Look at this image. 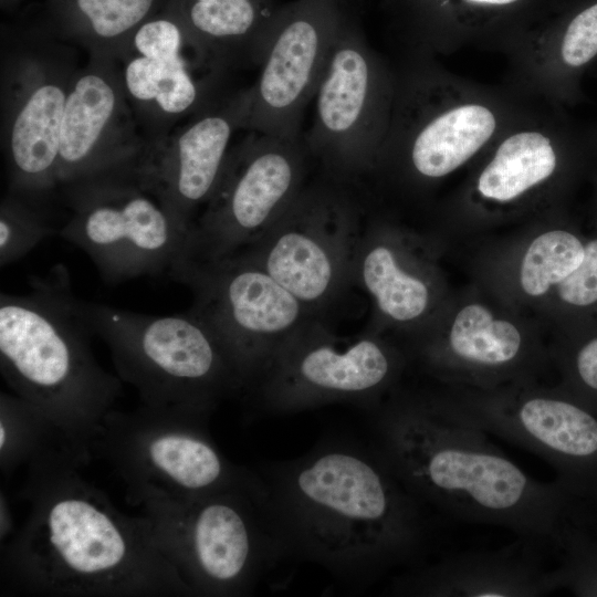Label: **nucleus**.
I'll use <instances>...</instances> for the list:
<instances>
[{"instance_id": "1", "label": "nucleus", "mask_w": 597, "mask_h": 597, "mask_svg": "<svg viewBox=\"0 0 597 597\" xmlns=\"http://www.w3.org/2000/svg\"><path fill=\"white\" fill-rule=\"evenodd\" d=\"M72 452L53 448L30 461L23 525L2 545L12 593L41 596H195L144 514L121 512L88 483Z\"/></svg>"}, {"instance_id": "2", "label": "nucleus", "mask_w": 597, "mask_h": 597, "mask_svg": "<svg viewBox=\"0 0 597 597\" xmlns=\"http://www.w3.org/2000/svg\"><path fill=\"white\" fill-rule=\"evenodd\" d=\"M285 551L365 584L419 552L421 503L381 454L326 444L264 481Z\"/></svg>"}, {"instance_id": "3", "label": "nucleus", "mask_w": 597, "mask_h": 597, "mask_svg": "<svg viewBox=\"0 0 597 597\" xmlns=\"http://www.w3.org/2000/svg\"><path fill=\"white\" fill-rule=\"evenodd\" d=\"M374 425L377 451L421 504L535 544H556L576 515L579 500L559 481L532 478L485 433L440 417L421 399L387 404Z\"/></svg>"}, {"instance_id": "4", "label": "nucleus", "mask_w": 597, "mask_h": 597, "mask_svg": "<svg viewBox=\"0 0 597 597\" xmlns=\"http://www.w3.org/2000/svg\"><path fill=\"white\" fill-rule=\"evenodd\" d=\"M67 271L31 281L23 295H0V368L13 394L32 406L84 464L122 394V379L94 356L91 331L71 304Z\"/></svg>"}, {"instance_id": "5", "label": "nucleus", "mask_w": 597, "mask_h": 597, "mask_svg": "<svg viewBox=\"0 0 597 597\" xmlns=\"http://www.w3.org/2000/svg\"><path fill=\"white\" fill-rule=\"evenodd\" d=\"M541 101L511 86L457 76L432 55L413 52L397 71L390 126L374 170L420 182L440 180L481 157Z\"/></svg>"}, {"instance_id": "6", "label": "nucleus", "mask_w": 597, "mask_h": 597, "mask_svg": "<svg viewBox=\"0 0 597 597\" xmlns=\"http://www.w3.org/2000/svg\"><path fill=\"white\" fill-rule=\"evenodd\" d=\"M193 595L241 596L285 551L264 481L249 471L206 494L133 501Z\"/></svg>"}, {"instance_id": "7", "label": "nucleus", "mask_w": 597, "mask_h": 597, "mask_svg": "<svg viewBox=\"0 0 597 597\" xmlns=\"http://www.w3.org/2000/svg\"><path fill=\"white\" fill-rule=\"evenodd\" d=\"M73 310L109 349L118 377L142 404L210 416L244 391L242 377L216 333L188 311L148 315L71 295Z\"/></svg>"}, {"instance_id": "8", "label": "nucleus", "mask_w": 597, "mask_h": 597, "mask_svg": "<svg viewBox=\"0 0 597 597\" xmlns=\"http://www.w3.org/2000/svg\"><path fill=\"white\" fill-rule=\"evenodd\" d=\"M59 235L82 250L108 284L168 274L185 259L190 231L147 190L128 163L63 184Z\"/></svg>"}, {"instance_id": "9", "label": "nucleus", "mask_w": 597, "mask_h": 597, "mask_svg": "<svg viewBox=\"0 0 597 597\" xmlns=\"http://www.w3.org/2000/svg\"><path fill=\"white\" fill-rule=\"evenodd\" d=\"M209 416L142 404L113 409L92 443L124 481L129 502L143 495L186 499L229 486L249 470L227 460L212 441Z\"/></svg>"}, {"instance_id": "10", "label": "nucleus", "mask_w": 597, "mask_h": 597, "mask_svg": "<svg viewBox=\"0 0 597 597\" xmlns=\"http://www.w3.org/2000/svg\"><path fill=\"white\" fill-rule=\"evenodd\" d=\"M362 231L349 185L326 177L305 185L270 229L232 255L263 269L318 315L353 284Z\"/></svg>"}, {"instance_id": "11", "label": "nucleus", "mask_w": 597, "mask_h": 597, "mask_svg": "<svg viewBox=\"0 0 597 597\" xmlns=\"http://www.w3.org/2000/svg\"><path fill=\"white\" fill-rule=\"evenodd\" d=\"M397 71L345 20L315 93L313 124L304 136L326 177L350 186L374 171L392 114Z\"/></svg>"}, {"instance_id": "12", "label": "nucleus", "mask_w": 597, "mask_h": 597, "mask_svg": "<svg viewBox=\"0 0 597 597\" xmlns=\"http://www.w3.org/2000/svg\"><path fill=\"white\" fill-rule=\"evenodd\" d=\"M169 276L191 289L190 312L219 337L249 391L269 362L310 322L311 308L251 261H182Z\"/></svg>"}, {"instance_id": "13", "label": "nucleus", "mask_w": 597, "mask_h": 597, "mask_svg": "<svg viewBox=\"0 0 597 597\" xmlns=\"http://www.w3.org/2000/svg\"><path fill=\"white\" fill-rule=\"evenodd\" d=\"M310 156L301 135L251 132L232 146L182 261L224 259L258 240L304 188Z\"/></svg>"}, {"instance_id": "14", "label": "nucleus", "mask_w": 597, "mask_h": 597, "mask_svg": "<svg viewBox=\"0 0 597 597\" xmlns=\"http://www.w3.org/2000/svg\"><path fill=\"white\" fill-rule=\"evenodd\" d=\"M440 417L516 444L546 461L577 500H597V410L565 394L421 398Z\"/></svg>"}, {"instance_id": "15", "label": "nucleus", "mask_w": 597, "mask_h": 597, "mask_svg": "<svg viewBox=\"0 0 597 597\" xmlns=\"http://www.w3.org/2000/svg\"><path fill=\"white\" fill-rule=\"evenodd\" d=\"M397 370L398 359L380 339L337 337L317 317L269 362L248 392L277 413L332 402L373 405Z\"/></svg>"}, {"instance_id": "16", "label": "nucleus", "mask_w": 597, "mask_h": 597, "mask_svg": "<svg viewBox=\"0 0 597 597\" xmlns=\"http://www.w3.org/2000/svg\"><path fill=\"white\" fill-rule=\"evenodd\" d=\"M25 39L6 67L2 140L10 192L39 202L60 186L61 127L78 69L40 31Z\"/></svg>"}, {"instance_id": "17", "label": "nucleus", "mask_w": 597, "mask_h": 597, "mask_svg": "<svg viewBox=\"0 0 597 597\" xmlns=\"http://www.w3.org/2000/svg\"><path fill=\"white\" fill-rule=\"evenodd\" d=\"M115 61L146 140L164 136L226 95L227 73L164 11L135 31Z\"/></svg>"}, {"instance_id": "18", "label": "nucleus", "mask_w": 597, "mask_h": 597, "mask_svg": "<svg viewBox=\"0 0 597 597\" xmlns=\"http://www.w3.org/2000/svg\"><path fill=\"white\" fill-rule=\"evenodd\" d=\"M345 17L339 0H297L280 9L259 77L250 90L244 129L295 137L315 96Z\"/></svg>"}, {"instance_id": "19", "label": "nucleus", "mask_w": 597, "mask_h": 597, "mask_svg": "<svg viewBox=\"0 0 597 597\" xmlns=\"http://www.w3.org/2000/svg\"><path fill=\"white\" fill-rule=\"evenodd\" d=\"M250 90L224 95L164 136L146 140L128 163L142 185L170 216L191 231L212 196L226 165L231 138L244 129Z\"/></svg>"}, {"instance_id": "20", "label": "nucleus", "mask_w": 597, "mask_h": 597, "mask_svg": "<svg viewBox=\"0 0 597 597\" xmlns=\"http://www.w3.org/2000/svg\"><path fill=\"white\" fill-rule=\"evenodd\" d=\"M144 145L117 62L91 55L76 71L64 107L59 185L126 164Z\"/></svg>"}, {"instance_id": "21", "label": "nucleus", "mask_w": 597, "mask_h": 597, "mask_svg": "<svg viewBox=\"0 0 597 597\" xmlns=\"http://www.w3.org/2000/svg\"><path fill=\"white\" fill-rule=\"evenodd\" d=\"M509 86L561 107L580 96V80L597 61V1L559 24L532 30L503 53Z\"/></svg>"}, {"instance_id": "22", "label": "nucleus", "mask_w": 597, "mask_h": 597, "mask_svg": "<svg viewBox=\"0 0 597 597\" xmlns=\"http://www.w3.org/2000/svg\"><path fill=\"white\" fill-rule=\"evenodd\" d=\"M521 548L512 545L446 557L399 577L392 584V593L428 597H537L561 589L557 568L545 569L528 551Z\"/></svg>"}, {"instance_id": "23", "label": "nucleus", "mask_w": 597, "mask_h": 597, "mask_svg": "<svg viewBox=\"0 0 597 597\" xmlns=\"http://www.w3.org/2000/svg\"><path fill=\"white\" fill-rule=\"evenodd\" d=\"M163 11L228 74L260 66L280 9L272 0H168Z\"/></svg>"}, {"instance_id": "24", "label": "nucleus", "mask_w": 597, "mask_h": 597, "mask_svg": "<svg viewBox=\"0 0 597 597\" xmlns=\"http://www.w3.org/2000/svg\"><path fill=\"white\" fill-rule=\"evenodd\" d=\"M168 0H46L51 33L116 60L135 31Z\"/></svg>"}, {"instance_id": "25", "label": "nucleus", "mask_w": 597, "mask_h": 597, "mask_svg": "<svg viewBox=\"0 0 597 597\" xmlns=\"http://www.w3.org/2000/svg\"><path fill=\"white\" fill-rule=\"evenodd\" d=\"M402 263L379 228L369 227L362 231L355 250L352 282L369 294L381 316L407 324L423 316L431 291L425 277Z\"/></svg>"}, {"instance_id": "26", "label": "nucleus", "mask_w": 597, "mask_h": 597, "mask_svg": "<svg viewBox=\"0 0 597 597\" xmlns=\"http://www.w3.org/2000/svg\"><path fill=\"white\" fill-rule=\"evenodd\" d=\"M448 359L472 370H505L522 356L523 339L510 322L495 320L480 305L464 306L448 334Z\"/></svg>"}, {"instance_id": "27", "label": "nucleus", "mask_w": 597, "mask_h": 597, "mask_svg": "<svg viewBox=\"0 0 597 597\" xmlns=\"http://www.w3.org/2000/svg\"><path fill=\"white\" fill-rule=\"evenodd\" d=\"M57 447L66 449L32 406L14 394L1 392L0 469L4 474Z\"/></svg>"}, {"instance_id": "28", "label": "nucleus", "mask_w": 597, "mask_h": 597, "mask_svg": "<svg viewBox=\"0 0 597 597\" xmlns=\"http://www.w3.org/2000/svg\"><path fill=\"white\" fill-rule=\"evenodd\" d=\"M585 244L565 229L542 233L527 248L521 266V285L525 293L538 296L561 283L582 263Z\"/></svg>"}, {"instance_id": "29", "label": "nucleus", "mask_w": 597, "mask_h": 597, "mask_svg": "<svg viewBox=\"0 0 597 597\" xmlns=\"http://www.w3.org/2000/svg\"><path fill=\"white\" fill-rule=\"evenodd\" d=\"M59 227L40 208V202L9 192L0 208V265L27 255Z\"/></svg>"}, {"instance_id": "30", "label": "nucleus", "mask_w": 597, "mask_h": 597, "mask_svg": "<svg viewBox=\"0 0 597 597\" xmlns=\"http://www.w3.org/2000/svg\"><path fill=\"white\" fill-rule=\"evenodd\" d=\"M578 522L569 520L555 544L562 552L559 585L576 596L597 597V538Z\"/></svg>"}, {"instance_id": "31", "label": "nucleus", "mask_w": 597, "mask_h": 597, "mask_svg": "<svg viewBox=\"0 0 597 597\" xmlns=\"http://www.w3.org/2000/svg\"><path fill=\"white\" fill-rule=\"evenodd\" d=\"M557 294L562 302L574 308L597 306V238L586 242L582 263L557 284Z\"/></svg>"}, {"instance_id": "32", "label": "nucleus", "mask_w": 597, "mask_h": 597, "mask_svg": "<svg viewBox=\"0 0 597 597\" xmlns=\"http://www.w3.org/2000/svg\"><path fill=\"white\" fill-rule=\"evenodd\" d=\"M568 370L572 394L597 410V334L573 350Z\"/></svg>"}, {"instance_id": "33", "label": "nucleus", "mask_w": 597, "mask_h": 597, "mask_svg": "<svg viewBox=\"0 0 597 597\" xmlns=\"http://www.w3.org/2000/svg\"><path fill=\"white\" fill-rule=\"evenodd\" d=\"M18 0H0V3L3 8H9L15 4Z\"/></svg>"}, {"instance_id": "34", "label": "nucleus", "mask_w": 597, "mask_h": 597, "mask_svg": "<svg viewBox=\"0 0 597 597\" xmlns=\"http://www.w3.org/2000/svg\"><path fill=\"white\" fill-rule=\"evenodd\" d=\"M589 136H590L593 145L597 147V132Z\"/></svg>"}, {"instance_id": "35", "label": "nucleus", "mask_w": 597, "mask_h": 597, "mask_svg": "<svg viewBox=\"0 0 597 597\" xmlns=\"http://www.w3.org/2000/svg\"><path fill=\"white\" fill-rule=\"evenodd\" d=\"M594 503L597 504V500Z\"/></svg>"}]
</instances>
